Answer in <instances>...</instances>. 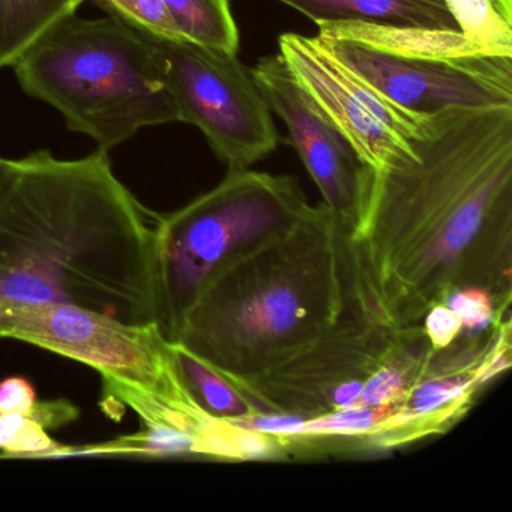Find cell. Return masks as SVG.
<instances>
[{"instance_id":"obj_7","label":"cell","mask_w":512,"mask_h":512,"mask_svg":"<svg viewBox=\"0 0 512 512\" xmlns=\"http://www.w3.org/2000/svg\"><path fill=\"white\" fill-rule=\"evenodd\" d=\"M179 122L194 125L229 172L247 170L277 149L272 112L238 53L188 40L152 38Z\"/></svg>"},{"instance_id":"obj_8","label":"cell","mask_w":512,"mask_h":512,"mask_svg":"<svg viewBox=\"0 0 512 512\" xmlns=\"http://www.w3.org/2000/svg\"><path fill=\"white\" fill-rule=\"evenodd\" d=\"M0 338L43 347L170 400L197 401L158 323L130 325L85 308L43 305L0 314Z\"/></svg>"},{"instance_id":"obj_18","label":"cell","mask_w":512,"mask_h":512,"mask_svg":"<svg viewBox=\"0 0 512 512\" xmlns=\"http://www.w3.org/2000/svg\"><path fill=\"white\" fill-rule=\"evenodd\" d=\"M109 17L152 38L184 40L163 0H94Z\"/></svg>"},{"instance_id":"obj_4","label":"cell","mask_w":512,"mask_h":512,"mask_svg":"<svg viewBox=\"0 0 512 512\" xmlns=\"http://www.w3.org/2000/svg\"><path fill=\"white\" fill-rule=\"evenodd\" d=\"M26 94L107 152L142 128L179 122L151 38L113 17L62 20L13 67Z\"/></svg>"},{"instance_id":"obj_10","label":"cell","mask_w":512,"mask_h":512,"mask_svg":"<svg viewBox=\"0 0 512 512\" xmlns=\"http://www.w3.org/2000/svg\"><path fill=\"white\" fill-rule=\"evenodd\" d=\"M511 313L494 316L481 331L467 332L433 350L403 397L385 406L373 451H389L454 427L479 389L511 367Z\"/></svg>"},{"instance_id":"obj_6","label":"cell","mask_w":512,"mask_h":512,"mask_svg":"<svg viewBox=\"0 0 512 512\" xmlns=\"http://www.w3.org/2000/svg\"><path fill=\"white\" fill-rule=\"evenodd\" d=\"M311 205L293 176L235 170L184 208L157 218L158 326L175 343L185 313L230 256L293 226Z\"/></svg>"},{"instance_id":"obj_23","label":"cell","mask_w":512,"mask_h":512,"mask_svg":"<svg viewBox=\"0 0 512 512\" xmlns=\"http://www.w3.org/2000/svg\"><path fill=\"white\" fill-rule=\"evenodd\" d=\"M35 401L37 392L25 377L0 380V413H26Z\"/></svg>"},{"instance_id":"obj_22","label":"cell","mask_w":512,"mask_h":512,"mask_svg":"<svg viewBox=\"0 0 512 512\" xmlns=\"http://www.w3.org/2000/svg\"><path fill=\"white\" fill-rule=\"evenodd\" d=\"M26 418L37 422L44 430H58L79 419L80 410L76 404L65 398L49 401H35L34 406L23 413Z\"/></svg>"},{"instance_id":"obj_20","label":"cell","mask_w":512,"mask_h":512,"mask_svg":"<svg viewBox=\"0 0 512 512\" xmlns=\"http://www.w3.org/2000/svg\"><path fill=\"white\" fill-rule=\"evenodd\" d=\"M446 305L460 317L464 332L481 331L497 316L493 299L481 289L460 290L446 301Z\"/></svg>"},{"instance_id":"obj_15","label":"cell","mask_w":512,"mask_h":512,"mask_svg":"<svg viewBox=\"0 0 512 512\" xmlns=\"http://www.w3.org/2000/svg\"><path fill=\"white\" fill-rule=\"evenodd\" d=\"M184 40L221 52H239L230 0H163Z\"/></svg>"},{"instance_id":"obj_19","label":"cell","mask_w":512,"mask_h":512,"mask_svg":"<svg viewBox=\"0 0 512 512\" xmlns=\"http://www.w3.org/2000/svg\"><path fill=\"white\" fill-rule=\"evenodd\" d=\"M62 448L23 413H0V457H58Z\"/></svg>"},{"instance_id":"obj_13","label":"cell","mask_w":512,"mask_h":512,"mask_svg":"<svg viewBox=\"0 0 512 512\" xmlns=\"http://www.w3.org/2000/svg\"><path fill=\"white\" fill-rule=\"evenodd\" d=\"M314 23L368 20L398 26L458 29L442 0H278Z\"/></svg>"},{"instance_id":"obj_25","label":"cell","mask_w":512,"mask_h":512,"mask_svg":"<svg viewBox=\"0 0 512 512\" xmlns=\"http://www.w3.org/2000/svg\"><path fill=\"white\" fill-rule=\"evenodd\" d=\"M0 70H2V67H0Z\"/></svg>"},{"instance_id":"obj_16","label":"cell","mask_w":512,"mask_h":512,"mask_svg":"<svg viewBox=\"0 0 512 512\" xmlns=\"http://www.w3.org/2000/svg\"><path fill=\"white\" fill-rule=\"evenodd\" d=\"M173 352L188 389L206 412L229 421L262 415V410L256 404L184 346L173 343Z\"/></svg>"},{"instance_id":"obj_5","label":"cell","mask_w":512,"mask_h":512,"mask_svg":"<svg viewBox=\"0 0 512 512\" xmlns=\"http://www.w3.org/2000/svg\"><path fill=\"white\" fill-rule=\"evenodd\" d=\"M317 26V37L343 64L404 109L512 106V56L485 52L458 29L368 20Z\"/></svg>"},{"instance_id":"obj_24","label":"cell","mask_w":512,"mask_h":512,"mask_svg":"<svg viewBox=\"0 0 512 512\" xmlns=\"http://www.w3.org/2000/svg\"><path fill=\"white\" fill-rule=\"evenodd\" d=\"M8 169H10V160L0 157V188H2L5 178H7Z\"/></svg>"},{"instance_id":"obj_12","label":"cell","mask_w":512,"mask_h":512,"mask_svg":"<svg viewBox=\"0 0 512 512\" xmlns=\"http://www.w3.org/2000/svg\"><path fill=\"white\" fill-rule=\"evenodd\" d=\"M271 112L289 130V142L323 196V203L352 227L364 164L340 131L299 88L280 56H268L251 70Z\"/></svg>"},{"instance_id":"obj_1","label":"cell","mask_w":512,"mask_h":512,"mask_svg":"<svg viewBox=\"0 0 512 512\" xmlns=\"http://www.w3.org/2000/svg\"><path fill=\"white\" fill-rule=\"evenodd\" d=\"M415 154L364 166L347 236L356 302L386 332L422 326L454 293L512 301V106L427 113Z\"/></svg>"},{"instance_id":"obj_14","label":"cell","mask_w":512,"mask_h":512,"mask_svg":"<svg viewBox=\"0 0 512 512\" xmlns=\"http://www.w3.org/2000/svg\"><path fill=\"white\" fill-rule=\"evenodd\" d=\"M86 0H0V67L14 62Z\"/></svg>"},{"instance_id":"obj_2","label":"cell","mask_w":512,"mask_h":512,"mask_svg":"<svg viewBox=\"0 0 512 512\" xmlns=\"http://www.w3.org/2000/svg\"><path fill=\"white\" fill-rule=\"evenodd\" d=\"M148 218L107 152L10 160L0 188V314L71 305L158 323L157 223Z\"/></svg>"},{"instance_id":"obj_9","label":"cell","mask_w":512,"mask_h":512,"mask_svg":"<svg viewBox=\"0 0 512 512\" xmlns=\"http://www.w3.org/2000/svg\"><path fill=\"white\" fill-rule=\"evenodd\" d=\"M278 56L311 103L340 131L364 166L379 170L415 154L427 113L398 106L340 61L319 37L286 32Z\"/></svg>"},{"instance_id":"obj_11","label":"cell","mask_w":512,"mask_h":512,"mask_svg":"<svg viewBox=\"0 0 512 512\" xmlns=\"http://www.w3.org/2000/svg\"><path fill=\"white\" fill-rule=\"evenodd\" d=\"M392 343V332L347 320L302 355L236 386L263 413L310 419L334 410V395L344 385L365 380Z\"/></svg>"},{"instance_id":"obj_21","label":"cell","mask_w":512,"mask_h":512,"mask_svg":"<svg viewBox=\"0 0 512 512\" xmlns=\"http://www.w3.org/2000/svg\"><path fill=\"white\" fill-rule=\"evenodd\" d=\"M422 328L434 350L449 346L464 332L460 317L446 304L431 308L424 317Z\"/></svg>"},{"instance_id":"obj_17","label":"cell","mask_w":512,"mask_h":512,"mask_svg":"<svg viewBox=\"0 0 512 512\" xmlns=\"http://www.w3.org/2000/svg\"><path fill=\"white\" fill-rule=\"evenodd\" d=\"M458 31L493 55L512 56V0H442Z\"/></svg>"},{"instance_id":"obj_3","label":"cell","mask_w":512,"mask_h":512,"mask_svg":"<svg viewBox=\"0 0 512 512\" xmlns=\"http://www.w3.org/2000/svg\"><path fill=\"white\" fill-rule=\"evenodd\" d=\"M349 230L320 203L293 226L233 254L197 293L175 343L236 388L362 317Z\"/></svg>"}]
</instances>
